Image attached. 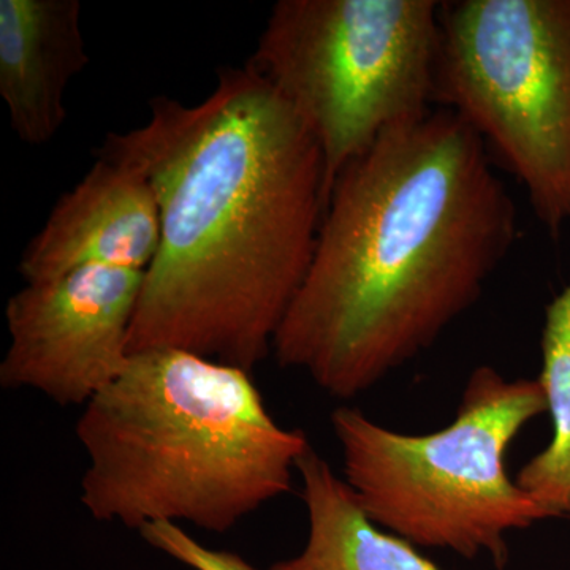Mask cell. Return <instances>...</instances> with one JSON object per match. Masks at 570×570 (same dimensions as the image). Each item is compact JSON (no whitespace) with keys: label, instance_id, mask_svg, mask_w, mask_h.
Returning <instances> with one entry per match:
<instances>
[{"label":"cell","instance_id":"1","mask_svg":"<svg viewBox=\"0 0 570 570\" xmlns=\"http://www.w3.org/2000/svg\"><path fill=\"white\" fill-rule=\"evenodd\" d=\"M149 111L97 149L138 168L159 208L130 354L176 348L250 371L273 352L313 261L325 209L321 149L247 62L217 71L200 104L157 96Z\"/></svg>","mask_w":570,"mask_h":570},{"label":"cell","instance_id":"2","mask_svg":"<svg viewBox=\"0 0 570 570\" xmlns=\"http://www.w3.org/2000/svg\"><path fill=\"white\" fill-rule=\"evenodd\" d=\"M517 236L515 202L455 112L389 130L330 190L276 362L340 400L362 395L479 302Z\"/></svg>","mask_w":570,"mask_h":570},{"label":"cell","instance_id":"3","mask_svg":"<svg viewBox=\"0 0 570 570\" xmlns=\"http://www.w3.org/2000/svg\"><path fill=\"white\" fill-rule=\"evenodd\" d=\"M77 436L82 505L138 531L156 521L234 530L292 490L311 449L272 417L245 367L176 348L130 355L86 404Z\"/></svg>","mask_w":570,"mask_h":570},{"label":"cell","instance_id":"4","mask_svg":"<svg viewBox=\"0 0 570 570\" xmlns=\"http://www.w3.org/2000/svg\"><path fill=\"white\" fill-rule=\"evenodd\" d=\"M547 414L538 379L508 381L494 367L469 377L456 417L436 433L403 434L341 406L332 426L344 482L371 521L412 546L509 560L508 534L550 519L509 478L505 456L532 419Z\"/></svg>","mask_w":570,"mask_h":570},{"label":"cell","instance_id":"5","mask_svg":"<svg viewBox=\"0 0 570 570\" xmlns=\"http://www.w3.org/2000/svg\"><path fill=\"white\" fill-rule=\"evenodd\" d=\"M439 17L438 0H279L273 7L247 63L317 141L325 204L341 171L382 135L436 108Z\"/></svg>","mask_w":570,"mask_h":570},{"label":"cell","instance_id":"6","mask_svg":"<svg viewBox=\"0 0 570 570\" xmlns=\"http://www.w3.org/2000/svg\"><path fill=\"white\" fill-rule=\"evenodd\" d=\"M434 107L519 179L553 238L570 225V0L441 2Z\"/></svg>","mask_w":570,"mask_h":570},{"label":"cell","instance_id":"7","mask_svg":"<svg viewBox=\"0 0 570 570\" xmlns=\"http://www.w3.org/2000/svg\"><path fill=\"white\" fill-rule=\"evenodd\" d=\"M145 272L85 266L26 284L7 302L10 344L3 389L36 390L59 406H82L129 365V335Z\"/></svg>","mask_w":570,"mask_h":570},{"label":"cell","instance_id":"8","mask_svg":"<svg viewBox=\"0 0 570 570\" xmlns=\"http://www.w3.org/2000/svg\"><path fill=\"white\" fill-rule=\"evenodd\" d=\"M80 183L62 195L21 255L26 284L85 268L145 272L160 243V217L148 179L134 165L96 153Z\"/></svg>","mask_w":570,"mask_h":570},{"label":"cell","instance_id":"9","mask_svg":"<svg viewBox=\"0 0 570 570\" xmlns=\"http://www.w3.org/2000/svg\"><path fill=\"white\" fill-rule=\"evenodd\" d=\"M78 0H0V97L26 145L50 142L67 119L66 92L88 67Z\"/></svg>","mask_w":570,"mask_h":570},{"label":"cell","instance_id":"10","mask_svg":"<svg viewBox=\"0 0 570 570\" xmlns=\"http://www.w3.org/2000/svg\"><path fill=\"white\" fill-rule=\"evenodd\" d=\"M309 532L305 549L268 570H442L370 520L354 491L313 448L299 460Z\"/></svg>","mask_w":570,"mask_h":570},{"label":"cell","instance_id":"11","mask_svg":"<svg viewBox=\"0 0 570 570\" xmlns=\"http://www.w3.org/2000/svg\"><path fill=\"white\" fill-rule=\"evenodd\" d=\"M540 347L538 381L553 436L549 448L520 469L515 482L550 519H570V281L547 306Z\"/></svg>","mask_w":570,"mask_h":570},{"label":"cell","instance_id":"12","mask_svg":"<svg viewBox=\"0 0 570 570\" xmlns=\"http://www.w3.org/2000/svg\"><path fill=\"white\" fill-rule=\"evenodd\" d=\"M140 534L154 549L194 570H258L235 551L202 546L189 532L170 521L146 524Z\"/></svg>","mask_w":570,"mask_h":570}]
</instances>
